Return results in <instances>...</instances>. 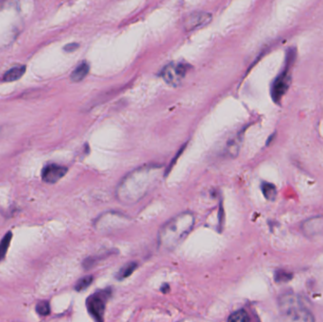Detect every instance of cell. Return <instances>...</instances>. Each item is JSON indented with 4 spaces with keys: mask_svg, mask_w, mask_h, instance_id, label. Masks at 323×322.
Wrapping results in <instances>:
<instances>
[{
    "mask_svg": "<svg viewBox=\"0 0 323 322\" xmlns=\"http://www.w3.org/2000/svg\"><path fill=\"white\" fill-rule=\"evenodd\" d=\"M160 165H145L131 171L118 184L117 197L123 203H135L146 196L161 176Z\"/></svg>",
    "mask_w": 323,
    "mask_h": 322,
    "instance_id": "6da1fadb",
    "label": "cell"
},
{
    "mask_svg": "<svg viewBox=\"0 0 323 322\" xmlns=\"http://www.w3.org/2000/svg\"><path fill=\"white\" fill-rule=\"evenodd\" d=\"M194 216L191 213H182L165 223L159 234V247L170 252L184 240L194 226Z\"/></svg>",
    "mask_w": 323,
    "mask_h": 322,
    "instance_id": "7a4b0ae2",
    "label": "cell"
},
{
    "mask_svg": "<svg viewBox=\"0 0 323 322\" xmlns=\"http://www.w3.org/2000/svg\"><path fill=\"white\" fill-rule=\"evenodd\" d=\"M111 289L107 288L104 290H99L98 292L91 295L86 300V306L89 314L96 322L104 321L106 305L111 296Z\"/></svg>",
    "mask_w": 323,
    "mask_h": 322,
    "instance_id": "3957f363",
    "label": "cell"
},
{
    "mask_svg": "<svg viewBox=\"0 0 323 322\" xmlns=\"http://www.w3.org/2000/svg\"><path fill=\"white\" fill-rule=\"evenodd\" d=\"M293 59L288 57L287 62V67L278 75L271 86V98L274 100V102L279 103V101L282 100L283 94L287 93L291 82V76L289 72V65L292 63Z\"/></svg>",
    "mask_w": 323,
    "mask_h": 322,
    "instance_id": "277c9868",
    "label": "cell"
},
{
    "mask_svg": "<svg viewBox=\"0 0 323 322\" xmlns=\"http://www.w3.org/2000/svg\"><path fill=\"white\" fill-rule=\"evenodd\" d=\"M188 66L184 63L173 62L165 65L162 71V78L166 83L172 86L179 85L186 75Z\"/></svg>",
    "mask_w": 323,
    "mask_h": 322,
    "instance_id": "5b68a950",
    "label": "cell"
},
{
    "mask_svg": "<svg viewBox=\"0 0 323 322\" xmlns=\"http://www.w3.org/2000/svg\"><path fill=\"white\" fill-rule=\"evenodd\" d=\"M277 322H315V318L306 306L282 312Z\"/></svg>",
    "mask_w": 323,
    "mask_h": 322,
    "instance_id": "8992f818",
    "label": "cell"
},
{
    "mask_svg": "<svg viewBox=\"0 0 323 322\" xmlns=\"http://www.w3.org/2000/svg\"><path fill=\"white\" fill-rule=\"evenodd\" d=\"M212 14L209 12H194L184 19L183 27L187 31L200 29L211 22Z\"/></svg>",
    "mask_w": 323,
    "mask_h": 322,
    "instance_id": "52a82bcc",
    "label": "cell"
},
{
    "mask_svg": "<svg viewBox=\"0 0 323 322\" xmlns=\"http://www.w3.org/2000/svg\"><path fill=\"white\" fill-rule=\"evenodd\" d=\"M67 168L59 164H48L42 171V178L47 183H55L66 174Z\"/></svg>",
    "mask_w": 323,
    "mask_h": 322,
    "instance_id": "ba28073f",
    "label": "cell"
},
{
    "mask_svg": "<svg viewBox=\"0 0 323 322\" xmlns=\"http://www.w3.org/2000/svg\"><path fill=\"white\" fill-rule=\"evenodd\" d=\"M301 230L306 236H316L323 234V217H311L301 225Z\"/></svg>",
    "mask_w": 323,
    "mask_h": 322,
    "instance_id": "9c48e42d",
    "label": "cell"
},
{
    "mask_svg": "<svg viewBox=\"0 0 323 322\" xmlns=\"http://www.w3.org/2000/svg\"><path fill=\"white\" fill-rule=\"evenodd\" d=\"M279 306H280V311L282 313V312L291 310L294 308L305 306V305L302 304V299H300L299 296H297L294 293H287L282 295L279 299Z\"/></svg>",
    "mask_w": 323,
    "mask_h": 322,
    "instance_id": "30bf717a",
    "label": "cell"
},
{
    "mask_svg": "<svg viewBox=\"0 0 323 322\" xmlns=\"http://www.w3.org/2000/svg\"><path fill=\"white\" fill-rule=\"evenodd\" d=\"M241 142H242V135H236L233 137H231L227 144H226V153L229 155L230 157L235 158L240 149Z\"/></svg>",
    "mask_w": 323,
    "mask_h": 322,
    "instance_id": "8fae6325",
    "label": "cell"
},
{
    "mask_svg": "<svg viewBox=\"0 0 323 322\" xmlns=\"http://www.w3.org/2000/svg\"><path fill=\"white\" fill-rule=\"evenodd\" d=\"M89 69H90V66H89L88 63L83 62L82 64H80L71 73L70 78L72 82H78L83 81V79L87 76Z\"/></svg>",
    "mask_w": 323,
    "mask_h": 322,
    "instance_id": "7c38bea8",
    "label": "cell"
},
{
    "mask_svg": "<svg viewBox=\"0 0 323 322\" xmlns=\"http://www.w3.org/2000/svg\"><path fill=\"white\" fill-rule=\"evenodd\" d=\"M25 72H26V67L24 65L14 66V67L11 68L10 70L7 71L6 73L4 74L3 79H4L5 82H15V81H18L19 79H21L23 77Z\"/></svg>",
    "mask_w": 323,
    "mask_h": 322,
    "instance_id": "4fadbf2b",
    "label": "cell"
},
{
    "mask_svg": "<svg viewBox=\"0 0 323 322\" xmlns=\"http://www.w3.org/2000/svg\"><path fill=\"white\" fill-rule=\"evenodd\" d=\"M262 192L268 200H274L277 197V188L274 184L270 182L262 183Z\"/></svg>",
    "mask_w": 323,
    "mask_h": 322,
    "instance_id": "5bb4252c",
    "label": "cell"
},
{
    "mask_svg": "<svg viewBox=\"0 0 323 322\" xmlns=\"http://www.w3.org/2000/svg\"><path fill=\"white\" fill-rule=\"evenodd\" d=\"M136 269H137V263H135V262H130V263H127L126 266H124L121 270L118 271L117 278H118V280L126 279L129 276L131 275Z\"/></svg>",
    "mask_w": 323,
    "mask_h": 322,
    "instance_id": "9a60e30c",
    "label": "cell"
},
{
    "mask_svg": "<svg viewBox=\"0 0 323 322\" xmlns=\"http://www.w3.org/2000/svg\"><path fill=\"white\" fill-rule=\"evenodd\" d=\"M12 232L7 233L4 237L2 238V240L0 242V262L6 256L7 252L9 250V247L12 241Z\"/></svg>",
    "mask_w": 323,
    "mask_h": 322,
    "instance_id": "2e32d148",
    "label": "cell"
},
{
    "mask_svg": "<svg viewBox=\"0 0 323 322\" xmlns=\"http://www.w3.org/2000/svg\"><path fill=\"white\" fill-rule=\"evenodd\" d=\"M228 322H250V317L246 311L238 310L229 316Z\"/></svg>",
    "mask_w": 323,
    "mask_h": 322,
    "instance_id": "e0dca14e",
    "label": "cell"
},
{
    "mask_svg": "<svg viewBox=\"0 0 323 322\" xmlns=\"http://www.w3.org/2000/svg\"><path fill=\"white\" fill-rule=\"evenodd\" d=\"M94 280L93 276H85L82 279H80L77 281L75 289L77 291H83L84 289H86L87 287H90V285L92 283V281Z\"/></svg>",
    "mask_w": 323,
    "mask_h": 322,
    "instance_id": "ac0fdd59",
    "label": "cell"
},
{
    "mask_svg": "<svg viewBox=\"0 0 323 322\" xmlns=\"http://www.w3.org/2000/svg\"><path fill=\"white\" fill-rule=\"evenodd\" d=\"M36 311L41 316H47L50 313V307L47 301H40L36 305Z\"/></svg>",
    "mask_w": 323,
    "mask_h": 322,
    "instance_id": "d6986e66",
    "label": "cell"
},
{
    "mask_svg": "<svg viewBox=\"0 0 323 322\" xmlns=\"http://www.w3.org/2000/svg\"><path fill=\"white\" fill-rule=\"evenodd\" d=\"M292 275L288 273L287 271H282V270H278L275 273V280L277 282H287V281L291 280Z\"/></svg>",
    "mask_w": 323,
    "mask_h": 322,
    "instance_id": "ffe728a7",
    "label": "cell"
},
{
    "mask_svg": "<svg viewBox=\"0 0 323 322\" xmlns=\"http://www.w3.org/2000/svg\"><path fill=\"white\" fill-rule=\"evenodd\" d=\"M79 45L78 44H69V45H66V47H65V50L66 51H73L75 50L76 48H78Z\"/></svg>",
    "mask_w": 323,
    "mask_h": 322,
    "instance_id": "44dd1931",
    "label": "cell"
}]
</instances>
